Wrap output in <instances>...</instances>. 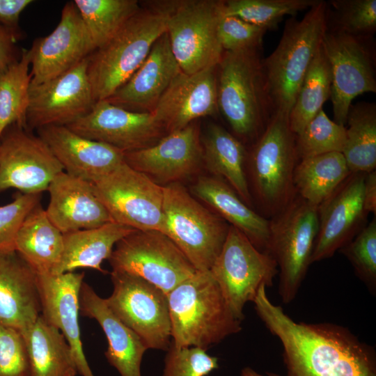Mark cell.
<instances>
[{"instance_id": "7", "label": "cell", "mask_w": 376, "mask_h": 376, "mask_svg": "<svg viewBox=\"0 0 376 376\" xmlns=\"http://www.w3.org/2000/svg\"><path fill=\"white\" fill-rule=\"evenodd\" d=\"M249 159L255 194L266 217L272 218L297 196L293 175L299 159L288 115L272 116Z\"/></svg>"}, {"instance_id": "18", "label": "cell", "mask_w": 376, "mask_h": 376, "mask_svg": "<svg viewBox=\"0 0 376 376\" xmlns=\"http://www.w3.org/2000/svg\"><path fill=\"white\" fill-rule=\"evenodd\" d=\"M66 127L124 152L151 146L166 135L152 113L131 111L105 100L95 102L88 114Z\"/></svg>"}, {"instance_id": "21", "label": "cell", "mask_w": 376, "mask_h": 376, "mask_svg": "<svg viewBox=\"0 0 376 376\" xmlns=\"http://www.w3.org/2000/svg\"><path fill=\"white\" fill-rule=\"evenodd\" d=\"M217 66L193 74L181 71L172 81L152 113L166 134L219 111Z\"/></svg>"}, {"instance_id": "36", "label": "cell", "mask_w": 376, "mask_h": 376, "mask_svg": "<svg viewBox=\"0 0 376 376\" xmlns=\"http://www.w3.org/2000/svg\"><path fill=\"white\" fill-rule=\"evenodd\" d=\"M30 65V49H23L20 57L0 74V136L13 124L27 129Z\"/></svg>"}, {"instance_id": "37", "label": "cell", "mask_w": 376, "mask_h": 376, "mask_svg": "<svg viewBox=\"0 0 376 376\" xmlns=\"http://www.w3.org/2000/svg\"><path fill=\"white\" fill-rule=\"evenodd\" d=\"M95 49L108 42L141 8L136 0L73 1Z\"/></svg>"}, {"instance_id": "4", "label": "cell", "mask_w": 376, "mask_h": 376, "mask_svg": "<svg viewBox=\"0 0 376 376\" xmlns=\"http://www.w3.org/2000/svg\"><path fill=\"white\" fill-rule=\"evenodd\" d=\"M326 1L318 0L301 19L286 20L276 49L262 65L274 114L289 116L326 30Z\"/></svg>"}, {"instance_id": "31", "label": "cell", "mask_w": 376, "mask_h": 376, "mask_svg": "<svg viewBox=\"0 0 376 376\" xmlns=\"http://www.w3.org/2000/svg\"><path fill=\"white\" fill-rule=\"evenodd\" d=\"M201 142L206 168L214 175L224 178L250 206L252 196L245 173L248 153L244 143L217 124L208 126Z\"/></svg>"}, {"instance_id": "45", "label": "cell", "mask_w": 376, "mask_h": 376, "mask_svg": "<svg viewBox=\"0 0 376 376\" xmlns=\"http://www.w3.org/2000/svg\"><path fill=\"white\" fill-rule=\"evenodd\" d=\"M41 194H18L11 203L0 206V250L15 249L17 232L27 214L40 203Z\"/></svg>"}, {"instance_id": "27", "label": "cell", "mask_w": 376, "mask_h": 376, "mask_svg": "<svg viewBox=\"0 0 376 376\" xmlns=\"http://www.w3.org/2000/svg\"><path fill=\"white\" fill-rule=\"evenodd\" d=\"M79 311L82 316L95 319L108 342L104 354L120 376H141V363L148 350L141 339L123 324L102 299L86 283L79 292Z\"/></svg>"}, {"instance_id": "29", "label": "cell", "mask_w": 376, "mask_h": 376, "mask_svg": "<svg viewBox=\"0 0 376 376\" xmlns=\"http://www.w3.org/2000/svg\"><path fill=\"white\" fill-rule=\"evenodd\" d=\"M136 229L111 221L102 226L63 234V251L60 262L52 274L91 268L107 273L101 267L108 260L114 245Z\"/></svg>"}, {"instance_id": "17", "label": "cell", "mask_w": 376, "mask_h": 376, "mask_svg": "<svg viewBox=\"0 0 376 376\" xmlns=\"http://www.w3.org/2000/svg\"><path fill=\"white\" fill-rule=\"evenodd\" d=\"M366 173H351L318 207V230L311 264L329 258L366 226L363 206Z\"/></svg>"}, {"instance_id": "10", "label": "cell", "mask_w": 376, "mask_h": 376, "mask_svg": "<svg viewBox=\"0 0 376 376\" xmlns=\"http://www.w3.org/2000/svg\"><path fill=\"white\" fill-rule=\"evenodd\" d=\"M113 271L139 276L166 295L197 270L165 234L135 230L116 244L108 259Z\"/></svg>"}, {"instance_id": "26", "label": "cell", "mask_w": 376, "mask_h": 376, "mask_svg": "<svg viewBox=\"0 0 376 376\" xmlns=\"http://www.w3.org/2000/svg\"><path fill=\"white\" fill-rule=\"evenodd\" d=\"M40 315L37 274L15 249L0 250V324L21 331Z\"/></svg>"}, {"instance_id": "15", "label": "cell", "mask_w": 376, "mask_h": 376, "mask_svg": "<svg viewBox=\"0 0 376 376\" xmlns=\"http://www.w3.org/2000/svg\"><path fill=\"white\" fill-rule=\"evenodd\" d=\"M62 171L47 145L26 128L13 124L0 136V193L14 188L42 194Z\"/></svg>"}, {"instance_id": "9", "label": "cell", "mask_w": 376, "mask_h": 376, "mask_svg": "<svg viewBox=\"0 0 376 376\" xmlns=\"http://www.w3.org/2000/svg\"><path fill=\"white\" fill-rule=\"evenodd\" d=\"M270 221L269 255L279 267V293L285 304L296 297L311 265L318 230V207L297 194Z\"/></svg>"}, {"instance_id": "46", "label": "cell", "mask_w": 376, "mask_h": 376, "mask_svg": "<svg viewBox=\"0 0 376 376\" xmlns=\"http://www.w3.org/2000/svg\"><path fill=\"white\" fill-rule=\"evenodd\" d=\"M19 36L18 31L0 24V74L20 57L16 53L15 46Z\"/></svg>"}, {"instance_id": "39", "label": "cell", "mask_w": 376, "mask_h": 376, "mask_svg": "<svg viewBox=\"0 0 376 376\" xmlns=\"http://www.w3.org/2000/svg\"><path fill=\"white\" fill-rule=\"evenodd\" d=\"M326 31L372 38L376 31L375 0L326 1Z\"/></svg>"}, {"instance_id": "16", "label": "cell", "mask_w": 376, "mask_h": 376, "mask_svg": "<svg viewBox=\"0 0 376 376\" xmlns=\"http://www.w3.org/2000/svg\"><path fill=\"white\" fill-rule=\"evenodd\" d=\"M88 56L58 77L30 86L27 129L66 126L91 111L95 100L87 73Z\"/></svg>"}, {"instance_id": "35", "label": "cell", "mask_w": 376, "mask_h": 376, "mask_svg": "<svg viewBox=\"0 0 376 376\" xmlns=\"http://www.w3.org/2000/svg\"><path fill=\"white\" fill-rule=\"evenodd\" d=\"M331 92L330 65L321 43L306 72L288 116L289 125L295 134L300 132L322 109L324 102L331 97Z\"/></svg>"}, {"instance_id": "28", "label": "cell", "mask_w": 376, "mask_h": 376, "mask_svg": "<svg viewBox=\"0 0 376 376\" xmlns=\"http://www.w3.org/2000/svg\"><path fill=\"white\" fill-rule=\"evenodd\" d=\"M193 194L220 217L240 230L259 251L269 255L270 221L246 205L226 182L215 177H199Z\"/></svg>"}, {"instance_id": "47", "label": "cell", "mask_w": 376, "mask_h": 376, "mask_svg": "<svg viewBox=\"0 0 376 376\" xmlns=\"http://www.w3.org/2000/svg\"><path fill=\"white\" fill-rule=\"evenodd\" d=\"M33 2L32 0H0V24L17 31L22 12Z\"/></svg>"}, {"instance_id": "33", "label": "cell", "mask_w": 376, "mask_h": 376, "mask_svg": "<svg viewBox=\"0 0 376 376\" xmlns=\"http://www.w3.org/2000/svg\"><path fill=\"white\" fill-rule=\"evenodd\" d=\"M350 173L342 152L325 153L298 162L294 187L299 196L318 207Z\"/></svg>"}, {"instance_id": "44", "label": "cell", "mask_w": 376, "mask_h": 376, "mask_svg": "<svg viewBox=\"0 0 376 376\" xmlns=\"http://www.w3.org/2000/svg\"><path fill=\"white\" fill-rule=\"evenodd\" d=\"M0 376H32L21 332L0 324Z\"/></svg>"}, {"instance_id": "34", "label": "cell", "mask_w": 376, "mask_h": 376, "mask_svg": "<svg viewBox=\"0 0 376 376\" xmlns=\"http://www.w3.org/2000/svg\"><path fill=\"white\" fill-rule=\"evenodd\" d=\"M343 151L351 173H370L376 167V105L361 102L351 104Z\"/></svg>"}, {"instance_id": "30", "label": "cell", "mask_w": 376, "mask_h": 376, "mask_svg": "<svg viewBox=\"0 0 376 376\" xmlns=\"http://www.w3.org/2000/svg\"><path fill=\"white\" fill-rule=\"evenodd\" d=\"M14 248L38 275L53 274L62 256L63 234L51 222L40 203L22 222Z\"/></svg>"}, {"instance_id": "6", "label": "cell", "mask_w": 376, "mask_h": 376, "mask_svg": "<svg viewBox=\"0 0 376 376\" xmlns=\"http://www.w3.org/2000/svg\"><path fill=\"white\" fill-rule=\"evenodd\" d=\"M166 16L172 52L181 71L193 74L216 67L224 50L219 24L223 1L181 0L153 3Z\"/></svg>"}, {"instance_id": "13", "label": "cell", "mask_w": 376, "mask_h": 376, "mask_svg": "<svg viewBox=\"0 0 376 376\" xmlns=\"http://www.w3.org/2000/svg\"><path fill=\"white\" fill-rule=\"evenodd\" d=\"M113 221L138 230L164 228V189L125 161L91 183Z\"/></svg>"}, {"instance_id": "1", "label": "cell", "mask_w": 376, "mask_h": 376, "mask_svg": "<svg viewBox=\"0 0 376 376\" xmlns=\"http://www.w3.org/2000/svg\"><path fill=\"white\" fill-rule=\"evenodd\" d=\"M262 285L253 301L267 329L281 341L287 376H376L373 349L347 328L297 322L271 302Z\"/></svg>"}, {"instance_id": "11", "label": "cell", "mask_w": 376, "mask_h": 376, "mask_svg": "<svg viewBox=\"0 0 376 376\" xmlns=\"http://www.w3.org/2000/svg\"><path fill=\"white\" fill-rule=\"evenodd\" d=\"M113 292L105 303L143 341L147 349L167 351L171 343L167 295L143 279L111 272Z\"/></svg>"}, {"instance_id": "48", "label": "cell", "mask_w": 376, "mask_h": 376, "mask_svg": "<svg viewBox=\"0 0 376 376\" xmlns=\"http://www.w3.org/2000/svg\"><path fill=\"white\" fill-rule=\"evenodd\" d=\"M363 206L367 213H376V171L366 173L363 189Z\"/></svg>"}, {"instance_id": "14", "label": "cell", "mask_w": 376, "mask_h": 376, "mask_svg": "<svg viewBox=\"0 0 376 376\" xmlns=\"http://www.w3.org/2000/svg\"><path fill=\"white\" fill-rule=\"evenodd\" d=\"M322 43L331 69L334 121L345 126L352 100L364 93L376 92L373 37L325 30Z\"/></svg>"}, {"instance_id": "42", "label": "cell", "mask_w": 376, "mask_h": 376, "mask_svg": "<svg viewBox=\"0 0 376 376\" xmlns=\"http://www.w3.org/2000/svg\"><path fill=\"white\" fill-rule=\"evenodd\" d=\"M219 368L218 358L197 347H177L171 341L162 376H207Z\"/></svg>"}, {"instance_id": "8", "label": "cell", "mask_w": 376, "mask_h": 376, "mask_svg": "<svg viewBox=\"0 0 376 376\" xmlns=\"http://www.w3.org/2000/svg\"><path fill=\"white\" fill-rule=\"evenodd\" d=\"M164 228L197 271H209L226 240L229 226L205 208L179 182L163 187Z\"/></svg>"}, {"instance_id": "2", "label": "cell", "mask_w": 376, "mask_h": 376, "mask_svg": "<svg viewBox=\"0 0 376 376\" xmlns=\"http://www.w3.org/2000/svg\"><path fill=\"white\" fill-rule=\"evenodd\" d=\"M172 343L205 350L242 330L210 271H196L167 294Z\"/></svg>"}, {"instance_id": "49", "label": "cell", "mask_w": 376, "mask_h": 376, "mask_svg": "<svg viewBox=\"0 0 376 376\" xmlns=\"http://www.w3.org/2000/svg\"><path fill=\"white\" fill-rule=\"evenodd\" d=\"M241 376H264L256 372L249 367L244 368L241 371ZM267 376H279L275 373H268Z\"/></svg>"}, {"instance_id": "41", "label": "cell", "mask_w": 376, "mask_h": 376, "mask_svg": "<svg viewBox=\"0 0 376 376\" xmlns=\"http://www.w3.org/2000/svg\"><path fill=\"white\" fill-rule=\"evenodd\" d=\"M340 251L357 276L373 293L376 290V219L366 225Z\"/></svg>"}, {"instance_id": "40", "label": "cell", "mask_w": 376, "mask_h": 376, "mask_svg": "<svg viewBox=\"0 0 376 376\" xmlns=\"http://www.w3.org/2000/svg\"><path fill=\"white\" fill-rule=\"evenodd\" d=\"M345 141V126L329 119L322 109L295 134L298 159L333 152H343Z\"/></svg>"}, {"instance_id": "22", "label": "cell", "mask_w": 376, "mask_h": 376, "mask_svg": "<svg viewBox=\"0 0 376 376\" xmlns=\"http://www.w3.org/2000/svg\"><path fill=\"white\" fill-rule=\"evenodd\" d=\"M68 174L91 183L124 162V152L107 143L83 137L65 125L37 129Z\"/></svg>"}, {"instance_id": "3", "label": "cell", "mask_w": 376, "mask_h": 376, "mask_svg": "<svg viewBox=\"0 0 376 376\" xmlns=\"http://www.w3.org/2000/svg\"><path fill=\"white\" fill-rule=\"evenodd\" d=\"M261 50L224 52L217 66L218 110L240 141L254 143L274 115Z\"/></svg>"}, {"instance_id": "25", "label": "cell", "mask_w": 376, "mask_h": 376, "mask_svg": "<svg viewBox=\"0 0 376 376\" xmlns=\"http://www.w3.org/2000/svg\"><path fill=\"white\" fill-rule=\"evenodd\" d=\"M47 191L50 200L45 210L47 215L63 234L113 221L89 182L63 171L52 180Z\"/></svg>"}, {"instance_id": "24", "label": "cell", "mask_w": 376, "mask_h": 376, "mask_svg": "<svg viewBox=\"0 0 376 376\" xmlns=\"http://www.w3.org/2000/svg\"><path fill=\"white\" fill-rule=\"evenodd\" d=\"M180 72L166 31L155 42L136 72L105 100L131 111L152 113Z\"/></svg>"}, {"instance_id": "38", "label": "cell", "mask_w": 376, "mask_h": 376, "mask_svg": "<svg viewBox=\"0 0 376 376\" xmlns=\"http://www.w3.org/2000/svg\"><path fill=\"white\" fill-rule=\"evenodd\" d=\"M318 0H226L224 16H235L249 23L274 29L283 17L295 15L309 9Z\"/></svg>"}, {"instance_id": "43", "label": "cell", "mask_w": 376, "mask_h": 376, "mask_svg": "<svg viewBox=\"0 0 376 376\" xmlns=\"http://www.w3.org/2000/svg\"><path fill=\"white\" fill-rule=\"evenodd\" d=\"M267 29L235 16H223L218 27V36L224 52L262 49Z\"/></svg>"}, {"instance_id": "32", "label": "cell", "mask_w": 376, "mask_h": 376, "mask_svg": "<svg viewBox=\"0 0 376 376\" xmlns=\"http://www.w3.org/2000/svg\"><path fill=\"white\" fill-rule=\"evenodd\" d=\"M20 332L32 376H76L79 373L66 339L41 315L32 325Z\"/></svg>"}, {"instance_id": "20", "label": "cell", "mask_w": 376, "mask_h": 376, "mask_svg": "<svg viewBox=\"0 0 376 376\" xmlns=\"http://www.w3.org/2000/svg\"><path fill=\"white\" fill-rule=\"evenodd\" d=\"M199 126L196 121L169 133L155 144L124 153V161L157 184L178 182L203 161Z\"/></svg>"}, {"instance_id": "12", "label": "cell", "mask_w": 376, "mask_h": 376, "mask_svg": "<svg viewBox=\"0 0 376 376\" xmlns=\"http://www.w3.org/2000/svg\"><path fill=\"white\" fill-rule=\"evenodd\" d=\"M277 267L272 256L257 249L240 230L230 226L210 271L232 312L242 321L245 304L254 300L262 285L272 286Z\"/></svg>"}, {"instance_id": "19", "label": "cell", "mask_w": 376, "mask_h": 376, "mask_svg": "<svg viewBox=\"0 0 376 376\" xmlns=\"http://www.w3.org/2000/svg\"><path fill=\"white\" fill-rule=\"evenodd\" d=\"M95 50L73 1L65 4L59 23L48 36L37 40L31 52V86L67 72Z\"/></svg>"}, {"instance_id": "5", "label": "cell", "mask_w": 376, "mask_h": 376, "mask_svg": "<svg viewBox=\"0 0 376 376\" xmlns=\"http://www.w3.org/2000/svg\"><path fill=\"white\" fill-rule=\"evenodd\" d=\"M166 31L165 15L141 8L104 45L88 56L87 73L95 102L107 100L143 63L155 42Z\"/></svg>"}, {"instance_id": "23", "label": "cell", "mask_w": 376, "mask_h": 376, "mask_svg": "<svg viewBox=\"0 0 376 376\" xmlns=\"http://www.w3.org/2000/svg\"><path fill=\"white\" fill-rule=\"evenodd\" d=\"M84 277V272H74L38 275V287L41 315L66 339L73 352L79 374L95 376L84 353L78 321L79 292Z\"/></svg>"}]
</instances>
